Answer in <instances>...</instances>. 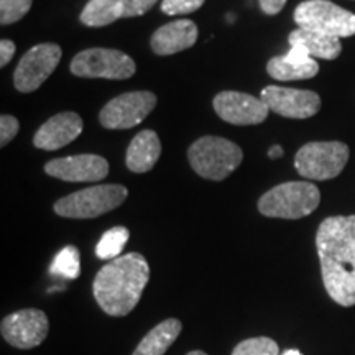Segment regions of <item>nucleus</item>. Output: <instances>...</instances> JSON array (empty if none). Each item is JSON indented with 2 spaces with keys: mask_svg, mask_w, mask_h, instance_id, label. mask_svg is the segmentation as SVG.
Segmentation results:
<instances>
[{
  "mask_svg": "<svg viewBox=\"0 0 355 355\" xmlns=\"http://www.w3.org/2000/svg\"><path fill=\"white\" fill-rule=\"evenodd\" d=\"M186 355H207L206 352H202V350H193V352L186 354Z\"/></svg>",
  "mask_w": 355,
  "mask_h": 355,
  "instance_id": "nucleus-33",
  "label": "nucleus"
},
{
  "mask_svg": "<svg viewBox=\"0 0 355 355\" xmlns=\"http://www.w3.org/2000/svg\"><path fill=\"white\" fill-rule=\"evenodd\" d=\"M266 73L277 81H301L316 76L319 64L303 48L291 46L286 55L275 56L266 63Z\"/></svg>",
  "mask_w": 355,
  "mask_h": 355,
  "instance_id": "nucleus-17",
  "label": "nucleus"
},
{
  "mask_svg": "<svg viewBox=\"0 0 355 355\" xmlns=\"http://www.w3.org/2000/svg\"><path fill=\"white\" fill-rule=\"evenodd\" d=\"M162 153V141L157 132L141 130L133 137L127 148L125 163L132 173H146L157 165Z\"/></svg>",
  "mask_w": 355,
  "mask_h": 355,
  "instance_id": "nucleus-18",
  "label": "nucleus"
},
{
  "mask_svg": "<svg viewBox=\"0 0 355 355\" xmlns=\"http://www.w3.org/2000/svg\"><path fill=\"white\" fill-rule=\"evenodd\" d=\"M260 8L266 15H277L286 6V0H259Z\"/></svg>",
  "mask_w": 355,
  "mask_h": 355,
  "instance_id": "nucleus-30",
  "label": "nucleus"
},
{
  "mask_svg": "<svg viewBox=\"0 0 355 355\" xmlns=\"http://www.w3.org/2000/svg\"><path fill=\"white\" fill-rule=\"evenodd\" d=\"M288 43L290 46L303 48L311 58H319V60H336L343 51L339 38L304 28L293 30L288 37Z\"/></svg>",
  "mask_w": 355,
  "mask_h": 355,
  "instance_id": "nucleus-19",
  "label": "nucleus"
},
{
  "mask_svg": "<svg viewBox=\"0 0 355 355\" xmlns=\"http://www.w3.org/2000/svg\"><path fill=\"white\" fill-rule=\"evenodd\" d=\"M282 355H303L300 352V350H296V349H290V350H285V352H283Z\"/></svg>",
  "mask_w": 355,
  "mask_h": 355,
  "instance_id": "nucleus-32",
  "label": "nucleus"
},
{
  "mask_svg": "<svg viewBox=\"0 0 355 355\" xmlns=\"http://www.w3.org/2000/svg\"><path fill=\"white\" fill-rule=\"evenodd\" d=\"M316 248L327 295L337 304H355V216H332L319 225Z\"/></svg>",
  "mask_w": 355,
  "mask_h": 355,
  "instance_id": "nucleus-1",
  "label": "nucleus"
},
{
  "mask_svg": "<svg viewBox=\"0 0 355 355\" xmlns=\"http://www.w3.org/2000/svg\"><path fill=\"white\" fill-rule=\"evenodd\" d=\"M260 99L275 114L288 119H309L321 109V97L314 91L266 86L261 89Z\"/></svg>",
  "mask_w": 355,
  "mask_h": 355,
  "instance_id": "nucleus-12",
  "label": "nucleus"
},
{
  "mask_svg": "<svg viewBox=\"0 0 355 355\" xmlns=\"http://www.w3.org/2000/svg\"><path fill=\"white\" fill-rule=\"evenodd\" d=\"M50 322L42 309H20L2 319V337L17 349H33L46 339Z\"/></svg>",
  "mask_w": 355,
  "mask_h": 355,
  "instance_id": "nucleus-11",
  "label": "nucleus"
},
{
  "mask_svg": "<svg viewBox=\"0 0 355 355\" xmlns=\"http://www.w3.org/2000/svg\"><path fill=\"white\" fill-rule=\"evenodd\" d=\"M33 0H0V24L12 25L24 19Z\"/></svg>",
  "mask_w": 355,
  "mask_h": 355,
  "instance_id": "nucleus-25",
  "label": "nucleus"
},
{
  "mask_svg": "<svg viewBox=\"0 0 355 355\" xmlns=\"http://www.w3.org/2000/svg\"><path fill=\"white\" fill-rule=\"evenodd\" d=\"M15 51H17L15 43H13L12 40L3 38L2 42H0V66H2V68H6V66L10 63L13 55H15Z\"/></svg>",
  "mask_w": 355,
  "mask_h": 355,
  "instance_id": "nucleus-29",
  "label": "nucleus"
},
{
  "mask_svg": "<svg viewBox=\"0 0 355 355\" xmlns=\"http://www.w3.org/2000/svg\"><path fill=\"white\" fill-rule=\"evenodd\" d=\"M20 130V122L13 115L3 114L0 117V145L6 146L7 144L15 139V135Z\"/></svg>",
  "mask_w": 355,
  "mask_h": 355,
  "instance_id": "nucleus-28",
  "label": "nucleus"
},
{
  "mask_svg": "<svg viewBox=\"0 0 355 355\" xmlns=\"http://www.w3.org/2000/svg\"><path fill=\"white\" fill-rule=\"evenodd\" d=\"M295 21L298 28L336 38H347L355 35V13L327 0L301 2L295 8Z\"/></svg>",
  "mask_w": 355,
  "mask_h": 355,
  "instance_id": "nucleus-6",
  "label": "nucleus"
},
{
  "mask_svg": "<svg viewBox=\"0 0 355 355\" xmlns=\"http://www.w3.org/2000/svg\"><path fill=\"white\" fill-rule=\"evenodd\" d=\"M51 275H60L68 279H76L81 273V255L74 245L64 247L53 260L50 266Z\"/></svg>",
  "mask_w": 355,
  "mask_h": 355,
  "instance_id": "nucleus-23",
  "label": "nucleus"
},
{
  "mask_svg": "<svg viewBox=\"0 0 355 355\" xmlns=\"http://www.w3.org/2000/svg\"><path fill=\"white\" fill-rule=\"evenodd\" d=\"M350 157L343 141H311L296 153L295 168L306 180L327 181L339 176Z\"/></svg>",
  "mask_w": 355,
  "mask_h": 355,
  "instance_id": "nucleus-7",
  "label": "nucleus"
},
{
  "mask_svg": "<svg viewBox=\"0 0 355 355\" xmlns=\"http://www.w3.org/2000/svg\"><path fill=\"white\" fill-rule=\"evenodd\" d=\"M279 347L270 337H252L239 343L232 350V355H278Z\"/></svg>",
  "mask_w": 355,
  "mask_h": 355,
  "instance_id": "nucleus-24",
  "label": "nucleus"
},
{
  "mask_svg": "<svg viewBox=\"0 0 355 355\" xmlns=\"http://www.w3.org/2000/svg\"><path fill=\"white\" fill-rule=\"evenodd\" d=\"M122 19L121 0H89L81 12V21L86 26H107Z\"/></svg>",
  "mask_w": 355,
  "mask_h": 355,
  "instance_id": "nucleus-21",
  "label": "nucleus"
},
{
  "mask_svg": "<svg viewBox=\"0 0 355 355\" xmlns=\"http://www.w3.org/2000/svg\"><path fill=\"white\" fill-rule=\"evenodd\" d=\"M188 159L191 168L199 176L212 181H222L241 166L243 152L234 141L222 137L207 135L198 139L189 146Z\"/></svg>",
  "mask_w": 355,
  "mask_h": 355,
  "instance_id": "nucleus-4",
  "label": "nucleus"
},
{
  "mask_svg": "<svg viewBox=\"0 0 355 355\" xmlns=\"http://www.w3.org/2000/svg\"><path fill=\"white\" fill-rule=\"evenodd\" d=\"M198 26L191 20H175L159 26L152 35V50L158 56H170L194 46L198 42Z\"/></svg>",
  "mask_w": 355,
  "mask_h": 355,
  "instance_id": "nucleus-16",
  "label": "nucleus"
},
{
  "mask_svg": "<svg viewBox=\"0 0 355 355\" xmlns=\"http://www.w3.org/2000/svg\"><path fill=\"white\" fill-rule=\"evenodd\" d=\"M127 196L128 191L122 184H97L61 198L55 212L68 219H94L117 209Z\"/></svg>",
  "mask_w": 355,
  "mask_h": 355,
  "instance_id": "nucleus-5",
  "label": "nucleus"
},
{
  "mask_svg": "<svg viewBox=\"0 0 355 355\" xmlns=\"http://www.w3.org/2000/svg\"><path fill=\"white\" fill-rule=\"evenodd\" d=\"M44 173L68 183H96L109 175V163L99 155L84 153L51 159L44 165Z\"/></svg>",
  "mask_w": 355,
  "mask_h": 355,
  "instance_id": "nucleus-14",
  "label": "nucleus"
},
{
  "mask_svg": "<svg viewBox=\"0 0 355 355\" xmlns=\"http://www.w3.org/2000/svg\"><path fill=\"white\" fill-rule=\"evenodd\" d=\"M71 73L87 79H128L135 74V61L112 48H89L71 60Z\"/></svg>",
  "mask_w": 355,
  "mask_h": 355,
  "instance_id": "nucleus-8",
  "label": "nucleus"
},
{
  "mask_svg": "<svg viewBox=\"0 0 355 355\" xmlns=\"http://www.w3.org/2000/svg\"><path fill=\"white\" fill-rule=\"evenodd\" d=\"M61 51L60 44L42 43L28 50L20 60L13 74V84L17 91L33 92L51 76L53 71L60 64Z\"/></svg>",
  "mask_w": 355,
  "mask_h": 355,
  "instance_id": "nucleus-10",
  "label": "nucleus"
},
{
  "mask_svg": "<svg viewBox=\"0 0 355 355\" xmlns=\"http://www.w3.org/2000/svg\"><path fill=\"white\" fill-rule=\"evenodd\" d=\"M268 157L273 158V159L283 157V148H282V146H279V145L272 146V148L268 150Z\"/></svg>",
  "mask_w": 355,
  "mask_h": 355,
  "instance_id": "nucleus-31",
  "label": "nucleus"
},
{
  "mask_svg": "<svg viewBox=\"0 0 355 355\" xmlns=\"http://www.w3.org/2000/svg\"><path fill=\"white\" fill-rule=\"evenodd\" d=\"M216 114L232 125H257L268 117V105L255 96L237 91H222L212 101Z\"/></svg>",
  "mask_w": 355,
  "mask_h": 355,
  "instance_id": "nucleus-13",
  "label": "nucleus"
},
{
  "mask_svg": "<svg viewBox=\"0 0 355 355\" xmlns=\"http://www.w3.org/2000/svg\"><path fill=\"white\" fill-rule=\"evenodd\" d=\"M130 232L123 225H117V227L109 229L107 232L101 237L99 243L96 247V255L101 260H115L119 259V255L122 254L123 247L128 242Z\"/></svg>",
  "mask_w": 355,
  "mask_h": 355,
  "instance_id": "nucleus-22",
  "label": "nucleus"
},
{
  "mask_svg": "<svg viewBox=\"0 0 355 355\" xmlns=\"http://www.w3.org/2000/svg\"><path fill=\"white\" fill-rule=\"evenodd\" d=\"M206 0H163L162 12L166 15H188L199 10Z\"/></svg>",
  "mask_w": 355,
  "mask_h": 355,
  "instance_id": "nucleus-26",
  "label": "nucleus"
},
{
  "mask_svg": "<svg viewBox=\"0 0 355 355\" xmlns=\"http://www.w3.org/2000/svg\"><path fill=\"white\" fill-rule=\"evenodd\" d=\"M157 2L158 0H121L122 19H132V17L144 15Z\"/></svg>",
  "mask_w": 355,
  "mask_h": 355,
  "instance_id": "nucleus-27",
  "label": "nucleus"
},
{
  "mask_svg": "<svg viewBox=\"0 0 355 355\" xmlns=\"http://www.w3.org/2000/svg\"><path fill=\"white\" fill-rule=\"evenodd\" d=\"M157 96L150 91H133L114 97L99 114V122L109 130H125L137 127L152 114Z\"/></svg>",
  "mask_w": 355,
  "mask_h": 355,
  "instance_id": "nucleus-9",
  "label": "nucleus"
},
{
  "mask_svg": "<svg viewBox=\"0 0 355 355\" xmlns=\"http://www.w3.org/2000/svg\"><path fill=\"white\" fill-rule=\"evenodd\" d=\"M183 324L180 319L168 318L146 334L132 355H163L181 334Z\"/></svg>",
  "mask_w": 355,
  "mask_h": 355,
  "instance_id": "nucleus-20",
  "label": "nucleus"
},
{
  "mask_svg": "<svg viewBox=\"0 0 355 355\" xmlns=\"http://www.w3.org/2000/svg\"><path fill=\"white\" fill-rule=\"evenodd\" d=\"M83 119L76 112H63L53 115L38 128L33 137V145L40 150H60L76 140L83 132Z\"/></svg>",
  "mask_w": 355,
  "mask_h": 355,
  "instance_id": "nucleus-15",
  "label": "nucleus"
},
{
  "mask_svg": "<svg viewBox=\"0 0 355 355\" xmlns=\"http://www.w3.org/2000/svg\"><path fill=\"white\" fill-rule=\"evenodd\" d=\"M321 193L309 181H290L266 191L259 199L260 214L277 219H301L318 209Z\"/></svg>",
  "mask_w": 355,
  "mask_h": 355,
  "instance_id": "nucleus-3",
  "label": "nucleus"
},
{
  "mask_svg": "<svg viewBox=\"0 0 355 355\" xmlns=\"http://www.w3.org/2000/svg\"><path fill=\"white\" fill-rule=\"evenodd\" d=\"M148 279V261L139 252H130L102 266L94 278L92 291L105 314L122 318L139 304Z\"/></svg>",
  "mask_w": 355,
  "mask_h": 355,
  "instance_id": "nucleus-2",
  "label": "nucleus"
}]
</instances>
